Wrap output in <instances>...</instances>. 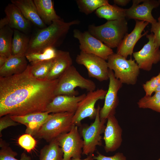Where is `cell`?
<instances>
[{
  "label": "cell",
  "mask_w": 160,
  "mask_h": 160,
  "mask_svg": "<svg viewBox=\"0 0 160 160\" xmlns=\"http://www.w3.org/2000/svg\"><path fill=\"white\" fill-rule=\"evenodd\" d=\"M130 0H114V3L116 4L121 6L126 5L130 1Z\"/></svg>",
  "instance_id": "74e56055"
},
{
  "label": "cell",
  "mask_w": 160,
  "mask_h": 160,
  "mask_svg": "<svg viewBox=\"0 0 160 160\" xmlns=\"http://www.w3.org/2000/svg\"><path fill=\"white\" fill-rule=\"evenodd\" d=\"M107 92V90L102 89L89 92L79 104L72 118L73 124L80 126L84 119H95L97 113L95 104L98 100L104 99Z\"/></svg>",
  "instance_id": "ba28073f"
},
{
  "label": "cell",
  "mask_w": 160,
  "mask_h": 160,
  "mask_svg": "<svg viewBox=\"0 0 160 160\" xmlns=\"http://www.w3.org/2000/svg\"><path fill=\"white\" fill-rule=\"evenodd\" d=\"M57 50L55 48L48 47L42 51L26 54L25 56L31 64L40 61L54 59L56 56Z\"/></svg>",
  "instance_id": "83f0119b"
},
{
  "label": "cell",
  "mask_w": 160,
  "mask_h": 160,
  "mask_svg": "<svg viewBox=\"0 0 160 160\" xmlns=\"http://www.w3.org/2000/svg\"><path fill=\"white\" fill-rule=\"evenodd\" d=\"M56 139L63 153V160L81 158L84 143L77 126L73 125L69 132Z\"/></svg>",
  "instance_id": "30bf717a"
},
{
  "label": "cell",
  "mask_w": 160,
  "mask_h": 160,
  "mask_svg": "<svg viewBox=\"0 0 160 160\" xmlns=\"http://www.w3.org/2000/svg\"><path fill=\"white\" fill-rule=\"evenodd\" d=\"M79 23L78 20L67 22L61 18L54 21L48 27L39 29L30 39L26 54L40 52L48 47L59 46L71 27Z\"/></svg>",
  "instance_id": "7a4b0ae2"
},
{
  "label": "cell",
  "mask_w": 160,
  "mask_h": 160,
  "mask_svg": "<svg viewBox=\"0 0 160 160\" xmlns=\"http://www.w3.org/2000/svg\"><path fill=\"white\" fill-rule=\"evenodd\" d=\"M72 60L69 52L57 50L56 56L53 59L49 72L46 79H57L71 65Z\"/></svg>",
  "instance_id": "ffe728a7"
},
{
  "label": "cell",
  "mask_w": 160,
  "mask_h": 160,
  "mask_svg": "<svg viewBox=\"0 0 160 160\" xmlns=\"http://www.w3.org/2000/svg\"><path fill=\"white\" fill-rule=\"evenodd\" d=\"M128 23L125 18L107 21L97 26L89 25L88 31L108 47H117L127 33Z\"/></svg>",
  "instance_id": "3957f363"
},
{
  "label": "cell",
  "mask_w": 160,
  "mask_h": 160,
  "mask_svg": "<svg viewBox=\"0 0 160 160\" xmlns=\"http://www.w3.org/2000/svg\"><path fill=\"white\" fill-rule=\"evenodd\" d=\"M48 112L31 113L23 116H12L11 118L15 121L26 127V134L33 137L42 125L50 116Z\"/></svg>",
  "instance_id": "ac0fdd59"
},
{
  "label": "cell",
  "mask_w": 160,
  "mask_h": 160,
  "mask_svg": "<svg viewBox=\"0 0 160 160\" xmlns=\"http://www.w3.org/2000/svg\"><path fill=\"white\" fill-rule=\"evenodd\" d=\"M28 65L25 56L11 55L0 67V77H7L23 72Z\"/></svg>",
  "instance_id": "7402d4cb"
},
{
  "label": "cell",
  "mask_w": 160,
  "mask_h": 160,
  "mask_svg": "<svg viewBox=\"0 0 160 160\" xmlns=\"http://www.w3.org/2000/svg\"><path fill=\"white\" fill-rule=\"evenodd\" d=\"M107 121L103 139L105 142V150L108 153L114 152L121 146L122 130L115 115L109 116Z\"/></svg>",
  "instance_id": "9a60e30c"
},
{
  "label": "cell",
  "mask_w": 160,
  "mask_h": 160,
  "mask_svg": "<svg viewBox=\"0 0 160 160\" xmlns=\"http://www.w3.org/2000/svg\"><path fill=\"white\" fill-rule=\"evenodd\" d=\"M14 30L7 25L0 29V55L8 58L12 55Z\"/></svg>",
  "instance_id": "4316f807"
},
{
  "label": "cell",
  "mask_w": 160,
  "mask_h": 160,
  "mask_svg": "<svg viewBox=\"0 0 160 160\" xmlns=\"http://www.w3.org/2000/svg\"><path fill=\"white\" fill-rule=\"evenodd\" d=\"M86 94L71 96L65 95L55 96L47 105L46 111L49 113H75L80 102Z\"/></svg>",
  "instance_id": "e0dca14e"
},
{
  "label": "cell",
  "mask_w": 160,
  "mask_h": 160,
  "mask_svg": "<svg viewBox=\"0 0 160 160\" xmlns=\"http://www.w3.org/2000/svg\"><path fill=\"white\" fill-rule=\"evenodd\" d=\"M4 12L8 21V25L12 29L25 33L31 27V22L23 16L20 9L14 4H9L6 7Z\"/></svg>",
  "instance_id": "d6986e66"
},
{
  "label": "cell",
  "mask_w": 160,
  "mask_h": 160,
  "mask_svg": "<svg viewBox=\"0 0 160 160\" xmlns=\"http://www.w3.org/2000/svg\"><path fill=\"white\" fill-rule=\"evenodd\" d=\"M0 146V160H32L31 157L25 152L21 154L20 159L15 158L17 155V153L13 151L8 144L1 139Z\"/></svg>",
  "instance_id": "1f68e13d"
},
{
  "label": "cell",
  "mask_w": 160,
  "mask_h": 160,
  "mask_svg": "<svg viewBox=\"0 0 160 160\" xmlns=\"http://www.w3.org/2000/svg\"><path fill=\"white\" fill-rule=\"evenodd\" d=\"M40 17L46 25H51L54 20L61 19L54 8L52 0H33Z\"/></svg>",
  "instance_id": "603a6c76"
},
{
  "label": "cell",
  "mask_w": 160,
  "mask_h": 160,
  "mask_svg": "<svg viewBox=\"0 0 160 160\" xmlns=\"http://www.w3.org/2000/svg\"><path fill=\"white\" fill-rule=\"evenodd\" d=\"M8 58L5 56L0 55V67L4 64Z\"/></svg>",
  "instance_id": "ab89813d"
},
{
  "label": "cell",
  "mask_w": 160,
  "mask_h": 160,
  "mask_svg": "<svg viewBox=\"0 0 160 160\" xmlns=\"http://www.w3.org/2000/svg\"><path fill=\"white\" fill-rule=\"evenodd\" d=\"M109 80L108 87L104 98V104L100 111V117L102 120H107L109 116L115 115L119 103L118 93L122 86L123 84L114 76L113 71L110 69Z\"/></svg>",
  "instance_id": "4fadbf2b"
},
{
  "label": "cell",
  "mask_w": 160,
  "mask_h": 160,
  "mask_svg": "<svg viewBox=\"0 0 160 160\" xmlns=\"http://www.w3.org/2000/svg\"><path fill=\"white\" fill-rule=\"evenodd\" d=\"M30 39L27 35L18 30H14L12 55H25L27 51Z\"/></svg>",
  "instance_id": "cb8c5ba5"
},
{
  "label": "cell",
  "mask_w": 160,
  "mask_h": 160,
  "mask_svg": "<svg viewBox=\"0 0 160 160\" xmlns=\"http://www.w3.org/2000/svg\"><path fill=\"white\" fill-rule=\"evenodd\" d=\"M151 33L153 34L154 43L157 48L160 47V22H157L151 24Z\"/></svg>",
  "instance_id": "d590c367"
},
{
  "label": "cell",
  "mask_w": 160,
  "mask_h": 160,
  "mask_svg": "<svg viewBox=\"0 0 160 160\" xmlns=\"http://www.w3.org/2000/svg\"><path fill=\"white\" fill-rule=\"evenodd\" d=\"M160 86V72L156 76H153L142 85L145 95L151 96L156 88Z\"/></svg>",
  "instance_id": "836d02e7"
},
{
  "label": "cell",
  "mask_w": 160,
  "mask_h": 160,
  "mask_svg": "<svg viewBox=\"0 0 160 160\" xmlns=\"http://www.w3.org/2000/svg\"><path fill=\"white\" fill-rule=\"evenodd\" d=\"M58 79H39L32 74L30 65L23 72L0 77V117L23 116L46 111L55 96Z\"/></svg>",
  "instance_id": "6da1fadb"
},
{
  "label": "cell",
  "mask_w": 160,
  "mask_h": 160,
  "mask_svg": "<svg viewBox=\"0 0 160 160\" xmlns=\"http://www.w3.org/2000/svg\"><path fill=\"white\" fill-rule=\"evenodd\" d=\"M132 5L126 9V17L140 20L151 24L157 22L152 14V10L160 5V0H141L140 3L132 1Z\"/></svg>",
  "instance_id": "5bb4252c"
},
{
  "label": "cell",
  "mask_w": 160,
  "mask_h": 160,
  "mask_svg": "<svg viewBox=\"0 0 160 160\" xmlns=\"http://www.w3.org/2000/svg\"><path fill=\"white\" fill-rule=\"evenodd\" d=\"M20 9L24 17L39 28L47 27L39 16L36 6L33 0H11Z\"/></svg>",
  "instance_id": "44dd1931"
},
{
  "label": "cell",
  "mask_w": 160,
  "mask_h": 160,
  "mask_svg": "<svg viewBox=\"0 0 160 160\" xmlns=\"http://www.w3.org/2000/svg\"><path fill=\"white\" fill-rule=\"evenodd\" d=\"M77 87L86 89L89 92L95 90L96 85L93 81L82 76L72 65L58 79L54 94L55 96L60 95L76 96L79 94L75 90Z\"/></svg>",
  "instance_id": "5b68a950"
},
{
  "label": "cell",
  "mask_w": 160,
  "mask_h": 160,
  "mask_svg": "<svg viewBox=\"0 0 160 160\" xmlns=\"http://www.w3.org/2000/svg\"><path fill=\"white\" fill-rule=\"evenodd\" d=\"M8 21L6 16L1 18L0 20V29L3 28L6 25H8Z\"/></svg>",
  "instance_id": "f35d334b"
},
{
  "label": "cell",
  "mask_w": 160,
  "mask_h": 160,
  "mask_svg": "<svg viewBox=\"0 0 160 160\" xmlns=\"http://www.w3.org/2000/svg\"><path fill=\"white\" fill-rule=\"evenodd\" d=\"M53 60L39 62L30 65L31 72L35 78L46 79L50 71Z\"/></svg>",
  "instance_id": "f546056e"
},
{
  "label": "cell",
  "mask_w": 160,
  "mask_h": 160,
  "mask_svg": "<svg viewBox=\"0 0 160 160\" xmlns=\"http://www.w3.org/2000/svg\"><path fill=\"white\" fill-rule=\"evenodd\" d=\"M11 115L7 114L3 116L0 118V137L2 136V131L10 126H16L19 123L13 120L10 117Z\"/></svg>",
  "instance_id": "e575fe53"
},
{
  "label": "cell",
  "mask_w": 160,
  "mask_h": 160,
  "mask_svg": "<svg viewBox=\"0 0 160 160\" xmlns=\"http://www.w3.org/2000/svg\"><path fill=\"white\" fill-rule=\"evenodd\" d=\"M93 158L96 160H126L123 154L120 152H117L112 156H106L97 152V155H94Z\"/></svg>",
  "instance_id": "8d00e7d4"
},
{
  "label": "cell",
  "mask_w": 160,
  "mask_h": 160,
  "mask_svg": "<svg viewBox=\"0 0 160 160\" xmlns=\"http://www.w3.org/2000/svg\"><path fill=\"white\" fill-rule=\"evenodd\" d=\"M158 160H160V158Z\"/></svg>",
  "instance_id": "7bdbcfd3"
},
{
  "label": "cell",
  "mask_w": 160,
  "mask_h": 160,
  "mask_svg": "<svg viewBox=\"0 0 160 160\" xmlns=\"http://www.w3.org/2000/svg\"><path fill=\"white\" fill-rule=\"evenodd\" d=\"M74 113H53L33 136L50 143L60 136L69 132L73 126L72 118Z\"/></svg>",
  "instance_id": "277c9868"
},
{
  "label": "cell",
  "mask_w": 160,
  "mask_h": 160,
  "mask_svg": "<svg viewBox=\"0 0 160 160\" xmlns=\"http://www.w3.org/2000/svg\"><path fill=\"white\" fill-rule=\"evenodd\" d=\"M63 153L56 139L45 145L40 150V160H63Z\"/></svg>",
  "instance_id": "484cf974"
},
{
  "label": "cell",
  "mask_w": 160,
  "mask_h": 160,
  "mask_svg": "<svg viewBox=\"0 0 160 160\" xmlns=\"http://www.w3.org/2000/svg\"><path fill=\"white\" fill-rule=\"evenodd\" d=\"M158 20L159 22H160V16L158 18Z\"/></svg>",
  "instance_id": "b9f144b4"
},
{
  "label": "cell",
  "mask_w": 160,
  "mask_h": 160,
  "mask_svg": "<svg viewBox=\"0 0 160 160\" xmlns=\"http://www.w3.org/2000/svg\"><path fill=\"white\" fill-rule=\"evenodd\" d=\"M146 36L148 42L141 50L133 52L132 55L140 69L148 71L151 70L153 64L160 61V49L155 46L152 33Z\"/></svg>",
  "instance_id": "7c38bea8"
},
{
  "label": "cell",
  "mask_w": 160,
  "mask_h": 160,
  "mask_svg": "<svg viewBox=\"0 0 160 160\" xmlns=\"http://www.w3.org/2000/svg\"><path fill=\"white\" fill-rule=\"evenodd\" d=\"M94 154H90L87 156L86 158L84 159H81V158H72L71 160H94L93 156Z\"/></svg>",
  "instance_id": "60d3db41"
},
{
  "label": "cell",
  "mask_w": 160,
  "mask_h": 160,
  "mask_svg": "<svg viewBox=\"0 0 160 160\" xmlns=\"http://www.w3.org/2000/svg\"><path fill=\"white\" fill-rule=\"evenodd\" d=\"M74 37L78 39L81 51L94 55L105 60L114 52L112 49L92 36L88 31L82 32L77 29L73 31Z\"/></svg>",
  "instance_id": "9c48e42d"
},
{
  "label": "cell",
  "mask_w": 160,
  "mask_h": 160,
  "mask_svg": "<svg viewBox=\"0 0 160 160\" xmlns=\"http://www.w3.org/2000/svg\"><path fill=\"white\" fill-rule=\"evenodd\" d=\"M126 9L120 7L116 5L109 4L103 6L95 12L96 15L108 21L119 20L126 17Z\"/></svg>",
  "instance_id": "d4e9b609"
},
{
  "label": "cell",
  "mask_w": 160,
  "mask_h": 160,
  "mask_svg": "<svg viewBox=\"0 0 160 160\" xmlns=\"http://www.w3.org/2000/svg\"><path fill=\"white\" fill-rule=\"evenodd\" d=\"M134 28L130 33H127L117 47L116 53L127 58L131 56L133 52L134 47L138 41L143 36L146 35L147 31L143 34L142 33L149 23L147 22L135 20Z\"/></svg>",
  "instance_id": "2e32d148"
},
{
  "label": "cell",
  "mask_w": 160,
  "mask_h": 160,
  "mask_svg": "<svg viewBox=\"0 0 160 160\" xmlns=\"http://www.w3.org/2000/svg\"><path fill=\"white\" fill-rule=\"evenodd\" d=\"M76 3L79 10L89 14L100 7L110 4L107 0H77Z\"/></svg>",
  "instance_id": "4dcf8cb0"
},
{
  "label": "cell",
  "mask_w": 160,
  "mask_h": 160,
  "mask_svg": "<svg viewBox=\"0 0 160 160\" xmlns=\"http://www.w3.org/2000/svg\"><path fill=\"white\" fill-rule=\"evenodd\" d=\"M97 113L94 122L89 125L82 126L79 132L82 137L84 145L82 154L88 156L94 154L97 146L102 145L101 134L104 133L106 120H101L99 105L97 107Z\"/></svg>",
  "instance_id": "52a82bcc"
},
{
  "label": "cell",
  "mask_w": 160,
  "mask_h": 160,
  "mask_svg": "<svg viewBox=\"0 0 160 160\" xmlns=\"http://www.w3.org/2000/svg\"><path fill=\"white\" fill-rule=\"evenodd\" d=\"M152 96L145 95L137 102L140 108L150 109L160 113V91L154 92Z\"/></svg>",
  "instance_id": "f1b7e54d"
},
{
  "label": "cell",
  "mask_w": 160,
  "mask_h": 160,
  "mask_svg": "<svg viewBox=\"0 0 160 160\" xmlns=\"http://www.w3.org/2000/svg\"><path fill=\"white\" fill-rule=\"evenodd\" d=\"M109 69L115 77L123 84L134 85L137 83L140 68L135 60H129L116 53L110 55L108 60Z\"/></svg>",
  "instance_id": "8992f818"
},
{
  "label": "cell",
  "mask_w": 160,
  "mask_h": 160,
  "mask_svg": "<svg viewBox=\"0 0 160 160\" xmlns=\"http://www.w3.org/2000/svg\"><path fill=\"white\" fill-rule=\"evenodd\" d=\"M76 61L78 64L85 67L89 76L100 81L109 79V69L106 60L96 55L81 51L77 55Z\"/></svg>",
  "instance_id": "8fae6325"
},
{
  "label": "cell",
  "mask_w": 160,
  "mask_h": 160,
  "mask_svg": "<svg viewBox=\"0 0 160 160\" xmlns=\"http://www.w3.org/2000/svg\"><path fill=\"white\" fill-rule=\"evenodd\" d=\"M19 145L28 152H30L35 147L36 141L31 135L26 134L20 136L18 140Z\"/></svg>",
  "instance_id": "d6a6232c"
}]
</instances>
